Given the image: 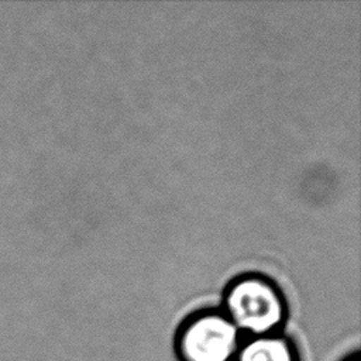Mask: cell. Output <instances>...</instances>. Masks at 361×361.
<instances>
[{
  "mask_svg": "<svg viewBox=\"0 0 361 361\" xmlns=\"http://www.w3.org/2000/svg\"><path fill=\"white\" fill-rule=\"evenodd\" d=\"M353 361H360V357H358V353H355V355H354V360Z\"/></svg>",
  "mask_w": 361,
  "mask_h": 361,
  "instance_id": "cell-4",
  "label": "cell"
},
{
  "mask_svg": "<svg viewBox=\"0 0 361 361\" xmlns=\"http://www.w3.org/2000/svg\"><path fill=\"white\" fill-rule=\"evenodd\" d=\"M221 312L244 337H252L279 333L288 306L275 282L264 275L245 274L226 288Z\"/></svg>",
  "mask_w": 361,
  "mask_h": 361,
  "instance_id": "cell-1",
  "label": "cell"
},
{
  "mask_svg": "<svg viewBox=\"0 0 361 361\" xmlns=\"http://www.w3.org/2000/svg\"><path fill=\"white\" fill-rule=\"evenodd\" d=\"M233 361H300L293 341L281 331L244 337Z\"/></svg>",
  "mask_w": 361,
  "mask_h": 361,
  "instance_id": "cell-3",
  "label": "cell"
},
{
  "mask_svg": "<svg viewBox=\"0 0 361 361\" xmlns=\"http://www.w3.org/2000/svg\"><path fill=\"white\" fill-rule=\"evenodd\" d=\"M243 338L221 309H203L179 326L175 353L179 361H233Z\"/></svg>",
  "mask_w": 361,
  "mask_h": 361,
  "instance_id": "cell-2",
  "label": "cell"
}]
</instances>
